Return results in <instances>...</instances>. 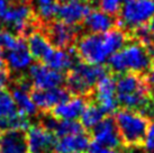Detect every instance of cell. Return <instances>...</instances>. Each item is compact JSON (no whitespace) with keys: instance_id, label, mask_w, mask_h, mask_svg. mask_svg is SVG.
Instances as JSON below:
<instances>
[{"instance_id":"6da1fadb","label":"cell","mask_w":154,"mask_h":153,"mask_svg":"<svg viewBox=\"0 0 154 153\" xmlns=\"http://www.w3.org/2000/svg\"><path fill=\"white\" fill-rule=\"evenodd\" d=\"M114 73L143 74L151 69V56L145 45L138 41L127 43L120 51L111 54L107 60Z\"/></svg>"},{"instance_id":"7a4b0ae2","label":"cell","mask_w":154,"mask_h":153,"mask_svg":"<svg viewBox=\"0 0 154 153\" xmlns=\"http://www.w3.org/2000/svg\"><path fill=\"white\" fill-rule=\"evenodd\" d=\"M115 123L123 143L128 146L142 144L150 125L149 118L140 111L120 109L115 114Z\"/></svg>"},{"instance_id":"3957f363","label":"cell","mask_w":154,"mask_h":153,"mask_svg":"<svg viewBox=\"0 0 154 153\" xmlns=\"http://www.w3.org/2000/svg\"><path fill=\"white\" fill-rule=\"evenodd\" d=\"M107 74L103 65H91L85 62H77L65 78L66 89L74 96H87L94 90L96 83Z\"/></svg>"},{"instance_id":"277c9868","label":"cell","mask_w":154,"mask_h":153,"mask_svg":"<svg viewBox=\"0 0 154 153\" xmlns=\"http://www.w3.org/2000/svg\"><path fill=\"white\" fill-rule=\"evenodd\" d=\"M1 23L13 30L19 37L28 36L36 30H41L42 24L34 14L32 6L26 2L9 5L0 17Z\"/></svg>"},{"instance_id":"5b68a950","label":"cell","mask_w":154,"mask_h":153,"mask_svg":"<svg viewBox=\"0 0 154 153\" xmlns=\"http://www.w3.org/2000/svg\"><path fill=\"white\" fill-rule=\"evenodd\" d=\"M118 14L116 23L120 30H136L154 16V0H126Z\"/></svg>"},{"instance_id":"8992f818","label":"cell","mask_w":154,"mask_h":153,"mask_svg":"<svg viewBox=\"0 0 154 153\" xmlns=\"http://www.w3.org/2000/svg\"><path fill=\"white\" fill-rule=\"evenodd\" d=\"M74 51L82 62L91 65H103L110 56L103 34H86L77 41Z\"/></svg>"},{"instance_id":"52a82bcc","label":"cell","mask_w":154,"mask_h":153,"mask_svg":"<svg viewBox=\"0 0 154 153\" xmlns=\"http://www.w3.org/2000/svg\"><path fill=\"white\" fill-rule=\"evenodd\" d=\"M29 127V117L18 111L11 94L6 89H0V131L17 130L25 132Z\"/></svg>"},{"instance_id":"ba28073f","label":"cell","mask_w":154,"mask_h":153,"mask_svg":"<svg viewBox=\"0 0 154 153\" xmlns=\"http://www.w3.org/2000/svg\"><path fill=\"white\" fill-rule=\"evenodd\" d=\"M94 89L96 104L100 107L103 114H116L119 106L116 97V79L107 73L96 83Z\"/></svg>"},{"instance_id":"9c48e42d","label":"cell","mask_w":154,"mask_h":153,"mask_svg":"<svg viewBox=\"0 0 154 153\" xmlns=\"http://www.w3.org/2000/svg\"><path fill=\"white\" fill-rule=\"evenodd\" d=\"M28 78L35 89L47 90L59 88L65 82L63 72L56 71L42 63L32 64L28 69Z\"/></svg>"},{"instance_id":"30bf717a","label":"cell","mask_w":154,"mask_h":153,"mask_svg":"<svg viewBox=\"0 0 154 153\" xmlns=\"http://www.w3.org/2000/svg\"><path fill=\"white\" fill-rule=\"evenodd\" d=\"M43 33L54 48L68 50L77 39V26H70L62 21H51L45 24Z\"/></svg>"},{"instance_id":"8fae6325","label":"cell","mask_w":154,"mask_h":153,"mask_svg":"<svg viewBox=\"0 0 154 153\" xmlns=\"http://www.w3.org/2000/svg\"><path fill=\"white\" fill-rule=\"evenodd\" d=\"M56 137L42 125H30L26 132L27 149L30 153H51L55 149Z\"/></svg>"},{"instance_id":"7c38bea8","label":"cell","mask_w":154,"mask_h":153,"mask_svg":"<svg viewBox=\"0 0 154 153\" xmlns=\"http://www.w3.org/2000/svg\"><path fill=\"white\" fill-rule=\"evenodd\" d=\"M30 98L34 101L37 109L43 111H50L54 107L60 105L61 102L68 100L70 98V92L66 88H53L47 90L34 89L30 91Z\"/></svg>"},{"instance_id":"4fadbf2b","label":"cell","mask_w":154,"mask_h":153,"mask_svg":"<svg viewBox=\"0 0 154 153\" xmlns=\"http://www.w3.org/2000/svg\"><path fill=\"white\" fill-rule=\"evenodd\" d=\"M94 141L99 144L108 146L110 149L118 150L123 144L119 132L112 117H105L100 123L92 130Z\"/></svg>"},{"instance_id":"5bb4252c","label":"cell","mask_w":154,"mask_h":153,"mask_svg":"<svg viewBox=\"0 0 154 153\" xmlns=\"http://www.w3.org/2000/svg\"><path fill=\"white\" fill-rule=\"evenodd\" d=\"M91 10L89 4L86 1H69L63 2L59 7L57 16L60 21L70 26H78L83 23L85 18Z\"/></svg>"},{"instance_id":"9a60e30c","label":"cell","mask_w":154,"mask_h":153,"mask_svg":"<svg viewBox=\"0 0 154 153\" xmlns=\"http://www.w3.org/2000/svg\"><path fill=\"white\" fill-rule=\"evenodd\" d=\"M87 104V99L83 96H73L54 107L51 115L57 120H77L80 118Z\"/></svg>"},{"instance_id":"2e32d148","label":"cell","mask_w":154,"mask_h":153,"mask_svg":"<svg viewBox=\"0 0 154 153\" xmlns=\"http://www.w3.org/2000/svg\"><path fill=\"white\" fill-rule=\"evenodd\" d=\"M83 25L91 34H105L114 28L116 25L115 18L100 9H91L83 20Z\"/></svg>"},{"instance_id":"e0dca14e","label":"cell","mask_w":154,"mask_h":153,"mask_svg":"<svg viewBox=\"0 0 154 153\" xmlns=\"http://www.w3.org/2000/svg\"><path fill=\"white\" fill-rule=\"evenodd\" d=\"M32 62L33 56L30 55L24 41L16 48L7 51V54L5 56V63L7 64L9 71L14 73H20L29 69Z\"/></svg>"},{"instance_id":"ac0fdd59","label":"cell","mask_w":154,"mask_h":153,"mask_svg":"<svg viewBox=\"0 0 154 153\" xmlns=\"http://www.w3.org/2000/svg\"><path fill=\"white\" fill-rule=\"evenodd\" d=\"M77 53L71 47L68 50H61V48H53V51L48 54L43 62L48 68L64 72L70 71L77 63Z\"/></svg>"},{"instance_id":"d6986e66","label":"cell","mask_w":154,"mask_h":153,"mask_svg":"<svg viewBox=\"0 0 154 153\" xmlns=\"http://www.w3.org/2000/svg\"><path fill=\"white\" fill-rule=\"evenodd\" d=\"M26 134L23 131L8 130L0 133V153H26Z\"/></svg>"},{"instance_id":"ffe728a7","label":"cell","mask_w":154,"mask_h":153,"mask_svg":"<svg viewBox=\"0 0 154 153\" xmlns=\"http://www.w3.org/2000/svg\"><path fill=\"white\" fill-rule=\"evenodd\" d=\"M90 139L85 132L72 135H65L56 139V152L62 153H83L88 150Z\"/></svg>"},{"instance_id":"44dd1931","label":"cell","mask_w":154,"mask_h":153,"mask_svg":"<svg viewBox=\"0 0 154 153\" xmlns=\"http://www.w3.org/2000/svg\"><path fill=\"white\" fill-rule=\"evenodd\" d=\"M26 45L29 51L30 55L33 56V59L39 60L43 62L46 59L48 54L53 51L54 47L51 45V43L48 42L47 37L43 33L42 30H36L32 32L26 39Z\"/></svg>"},{"instance_id":"7402d4cb","label":"cell","mask_w":154,"mask_h":153,"mask_svg":"<svg viewBox=\"0 0 154 153\" xmlns=\"http://www.w3.org/2000/svg\"><path fill=\"white\" fill-rule=\"evenodd\" d=\"M59 7L57 0H33L32 5L35 16L42 25L53 21L57 15Z\"/></svg>"},{"instance_id":"603a6c76","label":"cell","mask_w":154,"mask_h":153,"mask_svg":"<svg viewBox=\"0 0 154 153\" xmlns=\"http://www.w3.org/2000/svg\"><path fill=\"white\" fill-rule=\"evenodd\" d=\"M11 97H13L14 102H15L19 113H22L28 117L37 114L38 109L35 106L34 101L32 100L28 91L19 89L17 87H14L13 91H11Z\"/></svg>"},{"instance_id":"cb8c5ba5","label":"cell","mask_w":154,"mask_h":153,"mask_svg":"<svg viewBox=\"0 0 154 153\" xmlns=\"http://www.w3.org/2000/svg\"><path fill=\"white\" fill-rule=\"evenodd\" d=\"M103 38L110 55L120 51L128 43L127 33L120 28H112V30H108L107 33L103 34Z\"/></svg>"},{"instance_id":"d4e9b609","label":"cell","mask_w":154,"mask_h":153,"mask_svg":"<svg viewBox=\"0 0 154 153\" xmlns=\"http://www.w3.org/2000/svg\"><path fill=\"white\" fill-rule=\"evenodd\" d=\"M103 118L105 114L97 104H87L80 116V124L86 130H94Z\"/></svg>"},{"instance_id":"484cf974","label":"cell","mask_w":154,"mask_h":153,"mask_svg":"<svg viewBox=\"0 0 154 153\" xmlns=\"http://www.w3.org/2000/svg\"><path fill=\"white\" fill-rule=\"evenodd\" d=\"M83 130L85 128L82 127L80 122H77V120H57L56 127L53 133L56 137H62L65 135L82 133Z\"/></svg>"},{"instance_id":"4316f807","label":"cell","mask_w":154,"mask_h":153,"mask_svg":"<svg viewBox=\"0 0 154 153\" xmlns=\"http://www.w3.org/2000/svg\"><path fill=\"white\" fill-rule=\"evenodd\" d=\"M23 41L24 39L22 37H19L11 30H5V28L0 30V47L6 50V51H10V50L16 48Z\"/></svg>"},{"instance_id":"83f0119b","label":"cell","mask_w":154,"mask_h":153,"mask_svg":"<svg viewBox=\"0 0 154 153\" xmlns=\"http://www.w3.org/2000/svg\"><path fill=\"white\" fill-rule=\"evenodd\" d=\"M99 5V9L114 16L119 13L122 6L126 0H97Z\"/></svg>"},{"instance_id":"f1b7e54d","label":"cell","mask_w":154,"mask_h":153,"mask_svg":"<svg viewBox=\"0 0 154 153\" xmlns=\"http://www.w3.org/2000/svg\"><path fill=\"white\" fill-rule=\"evenodd\" d=\"M144 153H154V120L149 125L145 137L142 142Z\"/></svg>"},{"instance_id":"f546056e","label":"cell","mask_w":154,"mask_h":153,"mask_svg":"<svg viewBox=\"0 0 154 153\" xmlns=\"http://www.w3.org/2000/svg\"><path fill=\"white\" fill-rule=\"evenodd\" d=\"M134 33H135V36L137 37V41L142 43L143 45H150L151 44L153 35L151 34L147 25L141 26V27H138L136 30H134Z\"/></svg>"},{"instance_id":"4dcf8cb0","label":"cell","mask_w":154,"mask_h":153,"mask_svg":"<svg viewBox=\"0 0 154 153\" xmlns=\"http://www.w3.org/2000/svg\"><path fill=\"white\" fill-rule=\"evenodd\" d=\"M87 151H88V153H120L118 150L110 149L108 146L99 144L94 141H90V144Z\"/></svg>"},{"instance_id":"1f68e13d","label":"cell","mask_w":154,"mask_h":153,"mask_svg":"<svg viewBox=\"0 0 154 153\" xmlns=\"http://www.w3.org/2000/svg\"><path fill=\"white\" fill-rule=\"evenodd\" d=\"M10 76L9 71L6 68L0 69V89H6V87L8 86Z\"/></svg>"},{"instance_id":"d6a6232c","label":"cell","mask_w":154,"mask_h":153,"mask_svg":"<svg viewBox=\"0 0 154 153\" xmlns=\"http://www.w3.org/2000/svg\"><path fill=\"white\" fill-rule=\"evenodd\" d=\"M147 111H150L152 115H154V96L150 99V102H149V107H147Z\"/></svg>"},{"instance_id":"836d02e7","label":"cell","mask_w":154,"mask_h":153,"mask_svg":"<svg viewBox=\"0 0 154 153\" xmlns=\"http://www.w3.org/2000/svg\"><path fill=\"white\" fill-rule=\"evenodd\" d=\"M5 68V55L4 52H2V48L0 47V69Z\"/></svg>"},{"instance_id":"e575fe53","label":"cell","mask_w":154,"mask_h":153,"mask_svg":"<svg viewBox=\"0 0 154 153\" xmlns=\"http://www.w3.org/2000/svg\"><path fill=\"white\" fill-rule=\"evenodd\" d=\"M147 26H149V30H150L151 34L154 36V16L151 18V20L149 21V25H147Z\"/></svg>"},{"instance_id":"d590c367","label":"cell","mask_w":154,"mask_h":153,"mask_svg":"<svg viewBox=\"0 0 154 153\" xmlns=\"http://www.w3.org/2000/svg\"><path fill=\"white\" fill-rule=\"evenodd\" d=\"M150 56H151V65H152V70H154V45L152 46V48H151Z\"/></svg>"},{"instance_id":"8d00e7d4","label":"cell","mask_w":154,"mask_h":153,"mask_svg":"<svg viewBox=\"0 0 154 153\" xmlns=\"http://www.w3.org/2000/svg\"><path fill=\"white\" fill-rule=\"evenodd\" d=\"M8 1H11L14 4H18V2H26V4H27L30 0H8Z\"/></svg>"},{"instance_id":"74e56055","label":"cell","mask_w":154,"mask_h":153,"mask_svg":"<svg viewBox=\"0 0 154 153\" xmlns=\"http://www.w3.org/2000/svg\"><path fill=\"white\" fill-rule=\"evenodd\" d=\"M125 153H141V152H138V151H136V150H134V149H131V150H128V151H126Z\"/></svg>"},{"instance_id":"f35d334b","label":"cell","mask_w":154,"mask_h":153,"mask_svg":"<svg viewBox=\"0 0 154 153\" xmlns=\"http://www.w3.org/2000/svg\"><path fill=\"white\" fill-rule=\"evenodd\" d=\"M55 153H62V152H55Z\"/></svg>"},{"instance_id":"ab89813d","label":"cell","mask_w":154,"mask_h":153,"mask_svg":"<svg viewBox=\"0 0 154 153\" xmlns=\"http://www.w3.org/2000/svg\"><path fill=\"white\" fill-rule=\"evenodd\" d=\"M153 88H154V87H153Z\"/></svg>"},{"instance_id":"60d3db41","label":"cell","mask_w":154,"mask_h":153,"mask_svg":"<svg viewBox=\"0 0 154 153\" xmlns=\"http://www.w3.org/2000/svg\"><path fill=\"white\" fill-rule=\"evenodd\" d=\"M29 153H30V152H29Z\"/></svg>"}]
</instances>
